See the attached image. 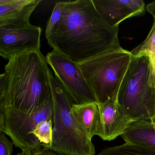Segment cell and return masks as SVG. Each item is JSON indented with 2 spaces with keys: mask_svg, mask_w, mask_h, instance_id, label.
Returning <instances> with one entry per match:
<instances>
[{
  "mask_svg": "<svg viewBox=\"0 0 155 155\" xmlns=\"http://www.w3.org/2000/svg\"><path fill=\"white\" fill-rule=\"evenodd\" d=\"M133 56L119 46L78 63L98 104L117 97Z\"/></svg>",
  "mask_w": 155,
  "mask_h": 155,
  "instance_id": "obj_5",
  "label": "cell"
},
{
  "mask_svg": "<svg viewBox=\"0 0 155 155\" xmlns=\"http://www.w3.org/2000/svg\"><path fill=\"white\" fill-rule=\"evenodd\" d=\"M98 105L101 121L99 137L104 140L111 141L121 136L132 122L122 112L117 97Z\"/></svg>",
  "mask_w": 155,
  "mask_h": 155,
  "instance_id": "obj_10",
  "label": "cell"
},
{
  "mask_svg": "<svg viewBox=\"0 0 155 155\" xmlns=\"http://www.w3.org/2000/svg\"><path fill=\"white\" fill-rule=\"evenodd\" d=\"M117 101L131 122L155 121V68L148 56L133 55Z\"/></svg>",
  "mask_w": 155,
  "mask_h": 155,
  "instance_id": "obj_3",
  "label": "cell"
},
{
  "mask_svg": "<svg viewBox=\"0 0 155 155\" xmlns=\"http://www.w3.org/2000/svg\"><path fill=\"white\" fill-rule=\"evenodd\" d=\"M53 107V136L48 148L64 155H96L94 144L79 127L72 111L74 102L68 91L48 72Z\"/></svg>",
  "mask_w": 155,
  "mask_h": 155,
  "instance_id": "obj_4",
  "label": "cell"
},
{
  "mask_svg": "<svg viewBox=\"0 0 155 155\" xmlns=\"http://www.w3.org/2000/svg\"><path fill=\"white\" fill-rule=\"evenodd\" d=\"M32 155H64L55 153L45 148L42 149L40 148L38 149L32 151Z\"/></svg>",
  "mask_w": 155,
  "mask_h": 155,
  "instance_id": "obj_19",
  "label": "cell"
},
{
  "mask_svg": "<svg viewBox=\"0 0 155 155\" xmlns=\"http://www.w3.org/2000/svg\"><path fill=\"white\" fill-rule=\"evenodd\" d=\"M53 119V118H50L41 121L32 132V134L45 148H48L52 143Z\"/></svg>",
  "mask_w": 155,
  "mask_h": 155,
  "instance_id": "obj_16",
  "label": "cell"
},
{
  "mask_svg": "<svg viewBox=\"0 0 155 155\" xmlns=\"http://www.w3.org/2000/svg\"><path fill=\"white\" fill-rule=\"evenodd\" d=\"M13 144L3 132H0V155H12Z\"/></svg>",
  "mask_w": 155,
  "mask_h": 155,
  "instance_id": "obj_18",
  "label": "cell"
},
{
  "mask_svg": "<svg viewBox=\"0 0 155 155\" xmlns=\"http://www.w3.org/2000/svg\"><path fill=\"white\" fill-rule=\"evenodd\" d=\"M72 111L79 127L89 139L99 136L101 130L100 113L96 102L73 103Z\"/></svg>",
  "mask_w": 155,
  "mask_h": 155,
  "instance_id": "obj_12",
  "label": "cell"
},
{
  "mask_svg": "<svg viewBox=\"0 0 155 155\" xmlns=\"http://www.w3.org/2000/svg\"><path fill=\"white\" fill-rule=\"evenodd\" d=\"M153 18L152 28L146 39L130 51L134 56H148L155 68V17Z\"/></svg>",
  "mask_w": 155,
  "mask_h": 155,
  "instance_id": "obj_15",
  "label": "cell"
},
{
  "mask_svg": "<svg viewBox=\"0 0 155 155\" xmlns=\"http://www.w3.org/2000/svg\"><path fill=\"white\" fill-rule=\"evenodd\" d=\"M46 58L40 49L13 55L0 75V110L32 112L51 96Z\"/></svg>",
  "mask_w": 155,
  "mask_h": 155,
  "instance_id": "obj_2",
  "label": "cell"
},
{
  "mask_svg": "<svg viewBox=\"0 0 155 155\" xmlns=\"http://www.w3.org/2000/svg\"><path fill=\"white\" fill-rule=\"evenodd\" d=\"M50 118H53L52 95L31 113L9 108L0 110V132L8 135L21 150L34 151L42 146L32 132L39 123Z\"/></svg>",
  "mask_w": 155,
  "mask_h": 155,
  "instance_id": "obj_6",
  "label": "cell"
},
{
  "mask_svg": "<svg viewBox=\"0 0 155 155\" xmlns=\"http://www.w3.org/2000/svg\"><path fill=\"white\" fill-rule=\"evenodd\" d=\"M120 137L125 142L155 152V121L132 122Z\"/></svg>",
  "mask_w": 155,
  "mask_h": 155,
  "instance_id": "obj_13",
  "label": "cell"
},
{
  "mask_svg": "<svg viewBox=\"0 0 155 155\" xmlns=\"http://www.w3.org/2000/svg\"><path fill=\"white\" fill-rule=\"evenodd\" d=\"M45 58L56 78L68 91L74 103H97L78 63L54 49L48 53Z\"/></svg>",
  "mask_w": 155,
  "mask_h": 155,
  "instance_id": "obj_7",
  "label": "cell"
},
{
  "mask_svg": "<svg viewBox=\"0 0 155 155\" xmlns=\"http://www.w3.org/2000/svg\"><path fill=\"white\" fill-rule=\"evenodd\" d=\"M61 2H58L55 4L52 14L47 23L45 31L46 37H48L50 33L55 25L60 20L61 15Z\"/></svg>",
  "mask_w": 155,
  "mask_h": 155,
  "instance_id": "obj_17",
  "label": "cell"
},
{
  "mask_svg": "<svg viewBox=\"0 0 155 155\" xmlns=\"http://www.w3.org/2000/svg\"><path fill=\"white\" fill-rule=\"evenodd\" d=\"M103 19L112 28L131 17L143 15L145 3L142 0H92Z\"/></svg>",
  "mask_w": 155,
  "mask_h": 155,
  "instance_id": "obj_9",
  "label": "cell"
},
{
  "mask_svg": "<svg viewBox=\"0 0 155 155\" xmlns=\"http://www.w3.org/2000/svg\"><path fill=\"white\" fill-rule=\"evenodd\" d=\"M60 20L46 37L53 49L76 63L120 46L119 27H110L92 0L61 2Z\"/></svg>",
  "mask_w": 155,
  "mask_h": 155,
  "instance_id": "obj_1",
  "label": "cell"
},
{
  "mask_svg": "<svg viewBox=\"0 0 155 155\" xmlns=\"http://www.w3.org/2000/svg\"><path fill=\"white\" fill-rule=\"evenodd\" d=\"M41 0H0V26L31 25V13Z\"/></svg>",
  "mask_w": 155,
  "mask_h": 155,
  "instance_id": "obj_11",
  "label": "cell"
},
{
  "mask_svg": "<svg viewBox=\"0 0 155 155\" xmlns=\"http://www.w3.org/2000/svg\"><path fill=\"white\" fill-rule=\"evenodd\" d=\"M96 155H155V152L143 147L125 142L122 145L105 148Z\"/></svg>",
  "mask_w": 155,
  "mask_h": 155,
  "instance_id": "obj_14",
  "label": "cell"
},
{
  "mask_svg": "<svg viewBox=\"0 0 155 155\" xmlns=\"http://www.w3.org/2000/svg\"><path fill=\"white\" fill-rule=\"evenodd\" d=\"M22 151L18 153L17 155H32V152L30 150H21Z\"/></svg>",
  "mask_w": 155,
  "mask_h": 155,
  "instance_id": "obj_20",
  "label": "cell"
},
{
  "mask_svg": "<svg viewBox=\"0 0 155 155\" xmlns=\"http://www.w3.org/2000/svg\"><path fill=\"white\" fill-rule=\"evenodd\" d=\"M41 28L0 26V55L6 59L27 51L40 49Z\"/></svg>",
  "mask_w": 155,
  "mask_h": 155,
  "instance_id": "obj_8",
  "label": "cell"
}]
</instances>
